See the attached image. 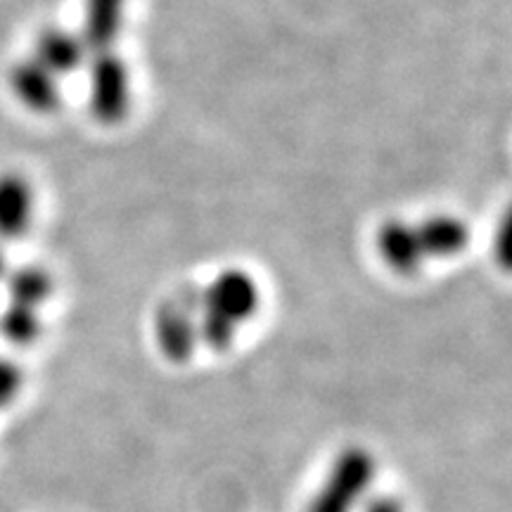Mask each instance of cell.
<instances>
[{
  "instance_id": "16",
  "label": "cell",
  "mask_w": 512,
  "mask_h": 512,
  "mask_svg": "<svg viewBox=\"0 0 512 512\" xmlns=\"http://www.w3.org/2000/svg\"><path fill=\"white\" fill-rule=\"evenodd\" d=\"M5 275H8V259H5L3 249H0V280H3Z\"/></svg>"
},
{
  "instance_id": "5",
  "label": "cell",
  "mask_w": 512,
  "mask_h": 512,
  "mask_svg": "<svg viewBox=\"0 0 512 512\" xmlns=\"http://www.w3.org/2000/svg\"><path fill=\"white\" fill-rule=\"evenodd\" d=\"M10 86L17 100H22L29 110L48 114L60 107V79L50 69L43 67L34 55L12 64Z\"/></svg>"
},
{
  "instance_id": "14",
  "label": "cell",
  "mask_w": 512,
  "mask_h": 512,
  "mask_svg": "<svg viewBox=\"0 0 512 512\" xmlns=\"http://www.w3.org/2000/svg\"><path fill=\"white\" fill-rule=\"evenodd\" d=\"M24 373L10 358H0V408L10 406L17 399V394L22 392Z\"/></svg>"
},
{
  "instance_id": "6",
  "label": "cell",
  "mask_w": 512,
  "mask_h": 512,
  "mask_svg": "<svg viewBox=\"0 0 512 512\" xmlns=\"http://www.w3.org/2000/svg\"><path fill=\"white\" fill-rule=\"evenodd\" d=\"M377 252H380L384 264L399 275L418 273L427 261L418 226L399 219L382 223L380 233H377Z\"/></svg>"
},
{
  "instance_id": "12",
  "label": "cell",
  "mask_w": 512,
  "mask_h": 512,
  "mask_svg": "<svg viewBox=\"0 0 512 512\" xmlns=\"http://www.w3.org/2000/svg\"><path fill=\"white\" fill-rule=\"evenodd\" d=\"M0 332L8 342L17 347H29L41 337V316L38 309H29L22 304H8V309L0 313Z\"/></svg>"
},
{
  "instance_id": "8",
  "label": "cell",
  "mask_w": 512,
  "mask_h": 512,
  "mask_svg": "<svg viewBox=\"0 0 512 512\" xmlns=\"http://www.w3.org/2000/svg\"><path fill=\"white\" fill-rule=\"evenodd\" d=\"M88 53H91V50H88L81 34H72V31L67 29L50 27L43 29L41 34L36 36L34 57L43 64V67L50 69L57 79L83 67Z\"/></svg>"
},
{
  "instance_id": "15",
  "label": "cell",
  "mask_w": 512,
  "mask_h": 512,
  "mask_svg": "<svg viewBox=\"0 0 512 512\" xmlns=\"http://www.w3.org/2000/svg\"><path fill=\"white\" fill-rule=\"evenodd\" d=\"M361 512H406V508H403V503L396 496L377 494L368 498Z\"/></svg>"
},
{
  "instance_id": "7",
  "label": "cell",
  "mask_w": 512,
  "mask_h": 512,
  "mask_svg": "<svg viewBox=\"0 0 512 512\" xmlns=\"http://www.w3.org/2000/svg\"><path fill=\"white\" fill-rule=\"evenodd\" d=\"M34 188L22 174H0V238L17 240L34 219Z\"/></svg>"
},
{
  "instance_id": "4",
  "label": "cell",
  "mask_w": 512,
  "mask_h": 512,
  "mask_svg": "<svg viewBox=\"0 0 512 512\" xmlns=\"http://www.w3.org/2000/svg\"><path fill=\"white\" fill-rule=\"evenodd\" d=\"M131 107V79L126 64L112 50L91 60V112L102 124H119Z\"/></svg>"
},
{
  "instance_id": "1",
  "label": "cell",
  "mask_w": 512,
  "mask_h": 512,
  "mask_svg": "<svg viewBox=\"0 0 512 512\" xmlns=\"http://www.w3.org/2000/svg\"><path fill=\"white\" fill-rule=\"evenodd\" d=\"M375 475L377 460L370 448L344 446L311 496L306 512H358L370 498Z\"/></svg>"
},
{
  "instance_id": "9",
  "label": "cell",
  "mask_w": 512,
  "mask_h": 512,
  "mask_svg": "<svg viewBox=\"0 0 512 512\" xmlns=\"http://www.w3.org/2000/svg\"><path fill=\"white\" fill-rule=\"evenodd\" d=\"M126 0H83V31L81 38L88 50L105 53L112 50L119 31L124 27Z\"/></svg>"
},
{
  "instance_id": "11",
  "label": "cell",
  "mask_w": 512,
  "mask_h": 512,
  "mask_svg": "<svg viewBox=\"0 0 512 512\" xmlns=\"http://www.w3.org/2000/svg\"><path fill=\"white\" fill-rule=\"evenodd\" d=\"M5 280H8L10 302L29 306V309H41L53 294V278L41 266H19L17 271L5 275Z\"/></svg>"
},
{
  "instance_id": "2",
  "label": "cell",
  "mask_w": 512,
  "mask_h": 512,
  "mask_svg": "<svg viewBox=\"0 0 512 512\" xmlns=\"http://www.w3.org/2000/svg\"><path fill=\"white\" fill-rule=\"evenodd\" d=\"M202 306L200 287H183L174 299L164 302L155 313V339L171 363H185L200 347L197 316Z\"/></svg>"
},
{
  "instance_id": "3",
  "label": "cell",
  "mask_w": 512,
  "mask_h": 512,
  "mask_svg": "<svg viewBox=\"0 0 512 512\" xmlns=\"http://www.w3.org/2000/svg\"><path fill=\"white\" fill-rule=\"evenodd\" d=\"M259 304L261 292L252 275L240 271V268H230V271L216 275L204 287L200 311L226 320L240 330V325L247 323L259 311Z\"/></svg>"
},
{
  "instance_id": "13",
  "label": "cell",
  "mask_w": 512,
  "mask_h": 512,
  "mask_svg": "<svg viewBox=\"0 0 512 512\" xmlns=\"http://www.w3.org/2000/svg\"><path fill=\"white\" fill-rule=\"evenodd\" d=\"M494 256L501 271L512 273V200L498 221L494 238Z\"/></svg>"
},
{
  "instance_id": "10",
  "label": "cell",
  "mask_w": 512,
  "mask_h": 512,
  "mask_svg": "<svg viewBox=\"0 0 512 512\" xmlns=\"http://www.w3.org/2000/svg\"><path fill=\"white\" fill-rule=\"evenodd\" d=\"M415 226H418V235L427 259L430 256L448 259V256L463 254L472 238L470 226L453 214H434L422 223H415Z\"/></svg>"
}]
</instances>
